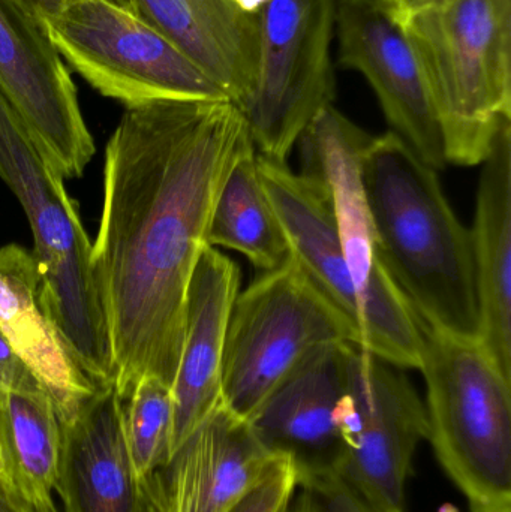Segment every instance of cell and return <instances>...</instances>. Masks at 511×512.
<instances>
[{
    "label": "cell",
    "mask_w": 511,
    "mask_h": 512,
    "mask_svg": "<svg viewBox=\"0 0 511 512\" xmlns=\"http://www.w3.org/2000/svg\"><path fill=\"white\" fill-rule=\"evenodd\" d=\"M252 147L245 116L230 99L128 107L108 140L90 265L120 399L146 376L173 387L189 283L213 206Z\"/></svg>",
    "instance_id": "cell-1"
},
{
    "label": "cell",
    "mask_w": 511,
    "mask_h": 512,
    "mask_svg": "<svg viewBox=\"0 0 511 512\" xmlns=\"http://www.w3.org/2000/svg\"><path fill=\"white\" fill-rule=\"evenodd\" d=\"M360 176L381 262L422 327L477 337L470 230L438 171L386 132L363 152Z\"/></svg>",
    "instance_id": "cell-2"
},
{
    "label": "cell",
    "mask_w": 511,
    "mask_h": 512,
    "mask_svg": "<svg viewBox=\"0 0 511 512\" xmlns=\"http://www.w3.org/2000/svg\"><path fill=\"white\" fill-rule=\"evenodd\" d=\"M0 179L20 201L35 240L39 297L78 369L93 387L114 384L107 324L92 273V243L66 192L0 90Z\"/></svg>",
    "instance_id": "cell-3"
},
{
    "label": "cell",
    "mask_w": 511,
    "mask_h": 512,
    "mask_svg": "<svg viewBox=\"0 0 511 512\" xmlns=\"http://www.w3.org/2000/svg\"><path fill=\"white\" fill-rule=\"evenodd\" d=\"M401 23L437 107L447 164H482L511 120V0H438Z\"/></svg>",
    "instance_id": "cell-4"
},
{
    "label": "cell",
    "mask_w": 511,
    "mask_h": 512,
    "mask_svg": "<svg viewBox=\"0 0 511 512\" xmlns=\"http://www.w3.org/2000/svg\"><path fill=\"white\" fill-rule=\"evenodd\" d=\"M428 442L471 512L511 510V376L477 337L423 327Z\"/></svg>",
    "instance_id": "cell-5"
},
{
    "label": "cell",
    "mask_w": 511,
    "mask_h": 512,
    "mask_svg": "<svg viewBox=\"0 0 511 512\" xmlns=\"http://www.w3.org/2000/svg\"><path fill=\"white\" fill-rule=\"evenodd\" d=\"M339 342L360 346L356 327L291 256L237 294L222 355V405L251 420L297 367Z\"/></svg>",
    "instance_id": "cell-6"
},
{
    "label": "cell",
    "mask_w": 511,
    "mask_h": 512,
    "mask_svg": "<svg viewBox=\"0 0 511 512\" xmlns=\"http://www.w3.org/2000/svg\"><path fill=\"white\" fill-rule=\"evenodd\" d=\"M372 137L329 105L297 141L302 173L321 180L332 197L339 242L362 309L360 348L399 369L419 370L423 327L381 262L363 194L360 164Z\"/></svg>",
    "instance_id": "cell-7"
},
{
    "label": "cell",
    "mask_w": 511,
    "mask_h": 512,
    "mask_svg": "<svg viewBox=\"0 0 511 512\" xmlns=\"http://www.w3.org/2000/svg\"><path fill=\"white\" fill-rule=\"evenodd\" d=\"M42 17L60 57L126 108L164 99H228L176 45L117 3L66 0Z\"/></svg>",
    "instance_id": "cell-8"
},
{
    "label": "cell",
    "mask_w": 511,
    "mask_h": 512,
    "mask_svg": "<svg viewBox=\"0 0 511 512\" xmlns=\"http://www.w3.org/2000/svg\"><path fill=\"white\" fill-rule=\"evenodd\" d=\"M341 0H266L260 69L242 111L258 155L287 161L306 126L335 99L332 42Z\"/></svg>",
    "instance_id": "cell-9"
},
{
    "label": "cell",
    "mask_w": 511,
    "mask_h": 512,
    "mask_svg": "<svg viewBox=\"0 0 511 512\" xmlns=\"http://www.w3.org/2000/svg\"><path fill=\"white\" fill-rule=\"evenodd\" d=\"M344 435L339 474L375 504L407 511L414 459L428 441L425 402L404 369L357 345L348 352Z\"/></svg>",
    "instance_id": "cell-10"
},
{
    "label": "cell",
    "mask_w": 511,
    "mask_h": 512,
    "mask_svg": "<svg viewBox=\"0 0 511 512\" xmlns=\"http://www.w3.org/2000/svg\"><path fill=\"white\" fill-rule=\"evenodd\" d=\"M0 90L57 173L80 177L95 143L77 87L33 0H0Z\"/></svg>",
    "instance_id": "cell-11"
},
{
    "label": "cell",
    "mask_w": 511,
    "mask_h": 512,
    "mask_svg": "<svg viewBox=\"0 0 511 512\" xmlns=\"http://www.w3.org/2000/svg\"><path fill=\"white\" fill-rule=\"evenodd\" d=\"M336 35L339 65L368 80L390 132L423 162L444 170L437 107L416 50L392 9L384 0H341Z\"/></svg>",
    "instance_id": "cell-12"
},
{
    "label": "cell",
    "mask_w": 511,
    "mask_h": 512,
    "mask_svg": "<svg viewBox=\"0 0 511 512\" xmlns=\"http://www.w3.org/2000/svg\"><path fill=\"white\" fill-rule=\"evenodd\" d=\"M350 342L329 343L297 367L249 420L275 456L293 463L297 480L341 472Z\"/></svg>",
    "instance_id": "cell-13"
},
{
    "label": "cell",
    "mask_w": 511,
    "mask_h": 512,
    "mask_svg": "<svg viewBox=\"0 0 511 512\" xmlns=\"http://www.w3.org/2000/svg\"><path fill=\"white\" fill-rule=\"evenodd\" d=\"M278 459L221 403L144 483L161 512H231Z\"/></svg>",
    "instance_id": "cell-14"
},
{
    "label": "cell",
    "mask_w": 511,
    "mask_h": 512,
    "mask_svg": "<svg viewBox=\"0 0 511 512\" xmlns=\"http://www.w3.org/2000/svg\"><path fill=\"white\" fill-rule=\"evenodd\" d=\"M264 2L132 0V6L243 111L257 89Z\"/></svg>",
    "instance_id": "cell-15"
},
{
    "label": "cell",
    "mask_w": 511,
    "mask_h": 512,
    "mask_svg": "<svg viewBox=\"0 0 511 512\" xmlns=\"http://www.w3.org/2000/svg\"><path fill=\"white\" fill-rule=\"evenodd\" d=\"M239 288L236 262L206 246L189 283L182 354L171 387L173 450L222 403V355Z\"/></svg>",
    "instance_id": "cell-16"
},
{
    "label": "cell",
    "mask_w": 511,
    "mask_h": 512,
    "mask_svg": "<svg viewBox=\"0 0 511 512\" xmlns=\"http://www.w3.org/2000/svg\"><path fill=\"white\" fill-rule=\"evenodd\" d=\"M63 429V511L138 512L141 484L126 448L116 387L95 388L63 421Z\"/></svg>",
    "instance_id": "cell-17"
},
{
    "label": "cell",
    "mask_w": 511,
    "mask_h": 512,
    "mask_svg": "<svg viewBox=\"0 0 511 512\" xmlns=\"http://www.w3.org/2000/svg\"><path fill=\"white\" fill-rule=\"evenodd\" d=\"M470 230L476 280L477 339L511 376V120L498 129L482 162Z\"/></svg>",
    "instance_id": "cell-18"
},
{
    "label": "cell",
    "mask_w": 511,
    "mask_h": 512,
    "mask_svg": "<svg viewBox=\"0 0 511 512\" xmlns=\"http://www.w3.org/2000/svg\"><path fill=\"white\" fill-rule=\"evenodd\" d=\"M0 331L51 394L63 421L95 390L42 307L35 258L17 245L0 248Z\"/></svg>",
    "instance_id": "cell-19"
},
{
    "label": "cell",
    "mask_w": 511,
    "mask_h": 512,
    "mask_svg": "<svg viewBox=\"0 0 511 512\" xmlns=\"http://www.w3.org/2000/svg\"><path fill=\"white\" fill-rule=\"evenodd\" d=\"M65 429L38 379L0 394V504L41 505L59 496Z\"/></svg>",
    "instance_id": "cell-20"
},
{
    "label": "cell",
    "mask_w": 511,
    "mask_h": 512,
    "mask_svg": "<svg viewBox=\"0 0 511 512\" xmlns=\"http://www.w3.org/2000/svg\"><path fill=\"white\" fill-rule=\"evenodd\" d=\"M206 243L245 256L261 273L291 258L287 234L261 180L255 147L243 153L225 177Z\"/></svg>",
    "instance_id": "cell-21"
},
{
    "label": "cell",
    "mask_w": 511,
    "mask_h": 512,
    "mask_svg": "<svg viewBox=\"0 0 511 512\" xmlns=\"http://www.w3.org/2000/svg\"><path fill=\"white\" fill-rule=\"evenodd\" d=\"M122 403L126 448L141 484L164 468L173 453V393L161 379L146 376Z\"/></svg>",
    "instance_id": "cell-22"
},
{
    "label": "cell",
    "mask_w": 511,
    "mask_h": 512,
    "mask_svg": "<svg viewBox=\"0 0 511 512\" xmlns=\"http://www.w3.org/2000/svg\"><path fill=\"white\" fill-rule=\"evenodd\" d=\"M297 493L312 512H407L375 504L339 472L300 478Z\"/></svg>",
    "instance_id": "cell-23"
},
{
    "label": "cell",
    "mask_w": 511,
    "mask_h": 512,
    "mask_svg": "<svg viewBox=\"0 0 511 512\" xmlns=\"http://www.w3.org/2000/svg\"><path fill=\"white\" fill-rule=\"evenodd\" d=\"M297 484L293 463L279 457L260 483L231 512H284L296 493Z\"/></svg>",
    "instance_id": "cell-24"
},
{
    "label": "cell",
    "mask_w": 511,
    "mask_h": 512,
    "mask_svg": "<svg viewBox=\"0 0 511 512\" xmlns=\"http://www.w3.org/2000/svg\"><path fill=\"white\" fill-rule=\"evenodd\" d=\"M38 379L29 367L15 354L6 337L0 331V394L12 387Z\"/></svg>",
    "instance_id": "cell-25"
},
{
    "label": "cell",
    "mask_w": 511,
    "mask_h": 512,
    "mask_svg": "<svg viewBox=\"0 0 511 512\" xmlns=\"http://www.w3.org/2000/svg\"><path fill=\"white\" fill-rule=\"evenodd\" d=\"M384 2L392 9L396 18L402 21L410 17V15L416 14V12L422 11V9L428 8V6L434 5L438 0H384Z\"/></svg>",
    "instance_id": "cell-26"
},
{
    "label": "cell",
    "mask_w": 511,
    "mask_h": 512,
    "mask_svg": "<svg viewBox=\"0 0 511 512\" xmlns=\"http://www.w3.org/2000/svg\"><path fill=\"white\" fill-rule=\"evenodd\" d=\"M0 512H65L60 505L59 496L47 504L21 505V504H0Z\"/></svg>",
    "instance_id": "cell-27"
},
{
    "label": "cell",
    "mask_w": 511,
    "mask_h": 512,
    "mask_svg": "<svg viewBox=\"0 0 511 512\" xmlns=\"http://www.w3.org/2000/svg\"><path fill=\"white\" fill-rule=\"evenodd\" d=\"M138 512H161L152 490L147 483H141L140 510Z\"/></svg>",
    "instance_id": "cell-28"
},
{
    "label": "cell",
    "mask_w": 511,
    "mask_h": 512,
    "mask_svg": "<svg viewBox=\"0 0 511 512\" xmlns=\"http://www.w3.org/2000/svg\"><path fill=\"white\" fill-rule=\"evenodd\" d=\"M41 9L42 14H51L63 5L66 0H33Z\"/></svg>",
    "instance_id": "cell-29"
},
{
    "label": "cell",
    "mask_w": 511,
    "mask_h": 512,
    "mask_svg": "<svg viewBox=\"0 0 511 512\" xmlns=\"http://www.w3.org/2000/svg\"><path fill=\"white\" fill-rule=\"evenodd\" d=\"M284 512H312L309 510L308 505L305 504L302 498H300L299 493H294L293 499H291L290 505H288L287 510Z\"/></svg>",
    "instance_id": "cell-30"
},
{
    "label": "cell",
    "mask_w": 511,
    "mask_h": 512,
    "mask_svg": "<svg viewBox=\"0 0 511 512\" xmlns=\"http://www.w3.org/2000/svg\"><path fill=\"white\" fill-rule=\"evenodd\" d=\"M110 2L117 3V5L123 6L125 9L134 12V6H132V0H110Z\"/></svg>",
    "instance_id": "cell-31"
},
{
    "label": "cell",
    "mask_w": 511,
    "mask_h": 512,
    "mask_svg": "<svg viewBox=\"0 0 511 512\" xmlns=\"http://www.w3.org/2000/svg\"><path fill=\"white\" fill-rule=\"evenodd\" d=\"M501 512H511V510H507V511H501Z\"/></svg>",
    "instance_id": "cell-32"
}]
</instances>
